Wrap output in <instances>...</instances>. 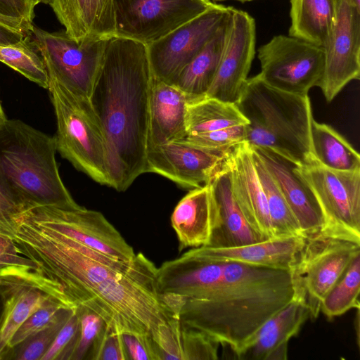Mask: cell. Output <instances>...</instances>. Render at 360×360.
Instances as JSON below:
<instances>
[{"label": "cell", "instance_id": "6da1fadb", "mask_svg": "<svg viewBox=\"0 0 360 360\" xmlns=\"http://www.w3.org/2000/svg\"><path fill=\"white\" fill-rule=\"evenodd\" d=\"M15 242L76 306L98 315L112 333L152 338L177 316L159 292L158 267L141 252L129 261L116 259L30 219Z\"/></svg>", "mask_w": 360, "mask_h": 360}, {"label": "cell", "instance_id": "7a4b0ae2", "mask_svg": "<svg viewBox=\"0 0 360 360\" xmlns=\"http://www.w3.org/2000/svg\"><path fill=\"white\" fill-rule=\"evenodd\" d=\"M153 82L147 45L108 37L89 100L105 138L108 186L117 191L146 173Z\"/></svg>", "mask_w": 360, "mask_h": 360}, {"label": "cell", "instance_id": "3957f363", "mask_svg": "<svg viewBox=\"0 0 360 360\" xmlns=\"http://www.w3.org/2000/svg\"><path fill=\"white\" fill-rule=\"evenodd\" d=\"M295 297L290 271L224 262L218 285L184 301L183 326L200 330L236 355L261 326Z\"/></svg>", "mask_w": 360, "mask_h": 360}, {"label": "cell", "instance_id": "277c9868", "mask_svg": "<svg viewBox=\"0 0 360 360\" xmlns=\"http://www.w3.org/2000/svg\"><path fill=\"white\" fill-rule=\"evenodd\" d=\"M235 104L248 121L245 141L250 146L270 149L296 165L311 155L308 95L274 89L257 74L247 79Z\"/></svg>", "mask_w": 360, "mask_h": 360}, {"label": "cell", "instance_id": "5b68a950", "mask_svg": "<svg viewBox=\"0 0 360 360\" xmlns=\"http://www.w3.org/2000/svg\"><path fill=\"white\" fill-rule=\"evenodd\" d=\"M54 137L20 120L0 127V172L32 206L77 209L65 186L56 159Z\"/></svg>", "mask_w": 360, "mask_h": 360}, {"label": "cell", "instance_id": "8992f818", "mask_svg": "<svg viewBox=\"0 0 360 360\" xmlns=\"http://www.w3.org/2000/svg\"><path fill=\"white\" fill-rule=\"evenodd\" d=\"M47 89L56 119L57 151L77 170L108 186L105 138L89 98L51 77Z\"/></svg>", "mask_w": 360, "mask_h": 360}, {"label": "cell", "instance_id": "52a82bcc", "mask_svg": "<svg viewBox=\"0 0 360 360\" xmlns=\"http://www.w3.org/2000/svg\"><path fill=\"white\" fill-rule=\"evenodd\" d=\"M360 254V242L319 231L304 237L290 272L295 297L303 300L316 319L322 302L353 259Z\"/></svg>", "mask_w": 360, "mask_h": 360}, {"label": "cell", "instance_id": "ba28073f", "mask_svg": "<svg viewBox=\"0 0 360 360\" xmlns=\"http://www.w3.org/2000/svg\"><path fill=\"white\" fill-rule=\"evenodd\" d=\"M295 171L313 192L323 217L321 233L360 242V170L329 169L311 154Z\"/></svg>", "mask_w": 360, "mask_h": 360}, {"label": "cell", "instance_id": "9c48e42d", "mask_svg": "<svg viewBox=\"0 0 360 360\" xmlns=\"http://www.w3.org/2000/svg\"><path fill=\"white\" fill-rule=\"evenodd\" d=\"M30 37L44 61L49 77L89 98L108 37L77 41L65 30L51 32L34 25Z\"/></svg>", "mask_w": 360, "mask_h": 360}, {"label": "cell", "instance_id": "30bf717a", "mask_svg": "<svg viewBox=\"0 0 360 360\" xmlns=\"http://www.w3.org/2000/svg\"><path fill=\"white\" fill-rule=\"evenodd\" d=\"M260 78L269 86L306 96L318 86L324 68L321 46L285 35L274 36L258 50Z\"/></svg>", "mask_w": 360, "mask_h": 360}, {"label": "cell", "instance_id": "8fae6325", "mask_svg": "<svg viewBox=\"0 0 360 360\" xmlns=\"http://www.w3.org/2000/svg\"><path fill=\"white\" fill-rule=\"evenodd\" d=\"M214 4L211 0H112L115 35L148 45Z\"/></svg>", "mask_w": 360, "mask_h": 360}, {"label": "cell", "instance_id": "7c38bea8", "mask_svg": "<svg viewBox=\"0 0 360 360\" xmlns=\"http://www.w3.org/2000/svg\"><path fill=\"white\" fill-rule=\"evenodd\" d=\"M233 7L214 4L206 11L147 45L153 79L172 83L230 18Z\"/></svg>", "mask_w": 360, "mask_h": 360}, {"label": "cell", "instance_id": "4fadbf2b", "mask_svg": "<svg viewBox=\"0 0 360 360\" xmlns=\"http://www.w3.org/2000/svg\"><path fill=\"white\" fill-rule=\"evenodd\" d=\"M0 360L20 325L50 297L70 299L60 285L39 269L10 265L0 269Z\"/></svg>", "mask_w": 360, "mask_h": 360}, {"label": "cell", "instance_id": "5bb4252c", "mask_svg": "<svg viewBox=\"0 0 360 360\" xmlns=\"http://www.w3.org/2000/svg\"><path fill=\"white\" fill-rule=\"evenodd\" d=\"M26 213L44 226L108 256L129 261L136 255L133 248L99 212L84 207L63 209L39 205Z\"/></svg>", "mask_w": 360, "mask_h": 360}, {"label": "cell", "instance_id": "9a60e30c", "mask_svg": "<svg viewBox=\"0 0 360 360\" xmlns=\"http://www.w3.org/2000/svg\"><path fill=\"white\" fill-rule=\"evenodd\" d=\"M322 49L324 68L318 86L330 102L360 75V10L348 0H340L336 22Z\"/></svg>", "mask_w": 360, "mask_h": 360}, {"label": "cell", "instance_id": "2e32d148", "mask_svg": "<svg viewBox=\"0 0 360 360\" xmlns=\"http://www.w3.org/2000/svg\"><path fill=\"white\" fill-rule=\"evenodd\" d=\"M255 43V19L248 13L233 8L220 61L205 97L237 102L248 78Z\"/></svg>", "mask_w": 360, "mask_h": 360}, {"label": "cell", "instance_id": "e0dca14e", "mask_svg": "<svg viewBox=\"0 0 360 360\" xmlns=\"http://www.w3.org/2000/svg\"><path fill=\"white\" fill-rule=\"evenodd\" d=\"M231 150H212L182 140L150 146L146 172L161 175L186 188H199L210 181Z\"/></svg>", "mask_w": 360, "mask_h": 360}, {"label": "cell", "instance_id": "ac0fdd59", "mask_svg": "<svg viewBox=\"0 0 360 360\" xmlns=\"http://www.w3.org/2000/svg\"><path fill=\"white\" fill-rule=\"evenodd\" d=\"M226 161L233 195L247 222L263 240L275 238L266 196L248 143L244 141L233 147Z\"/></svg>", "mask_w": 360, "mask_h": 360}, {"label": "cell", "instance_id": "d6986e66", "mask_svg": "<svg viewBox=\"0 0 360 360\" xmlns=\"http://www.w3.org/2000/svg\"><path fill=\"white\" fill-rule=\"evenodd\" d=\"M223 268L224 262L205 258L193 248L158 268V289L162 295L184 301L202 298L218 285Z\"/></svg>", "mask_w": 360, "mask_h": 360}, {"label": "cell", "instance_id": "ffe728a7", "mask_svg": "<svg viewBox=\"0 0 360 360\" xmlns=\"http://www.w3.org/2000/svg\"><path fill=\"white\" fill-rule=\"evenodd\" d=\"M250 148L272 176L304 236L319 232L323 226L321 211L311 188L295 171L296 165L270 149Z\"/></svg>", "mask_w": 360, "mask_h": 360}, {"label": "cell", "instance_id": "44dd1931", "mask_svg": "<svg viewBox=\"0 0 360 360\" xmlns=\"http://www.w3.org/2000/svg\"><path fill=\"white\" fill-rule=\"evenodd\" d=\"M309 317L306 303L294 297L261 326L236 356L240 359H286L289 340L297 335Z\"/></svg>", "mask_w": 360, "mask_h": 360}, {"label": "cell", "instance_id": "7402d4cb", "mask_svg": "<svg viewBox=\"0 0 360 360\" xmlns=\"http://www.w3.org/2000/svg\"><path fill=\"white\" fill-rule=\"evenodd\" d=\"M217 219V205L210 184L191 189L178 202L171 216L179 250L209 245Z\"/></svg>", "mask_w": 360, "mask_h": 360}, {"label": "cell", "instance_id": "603a6c76", "mask_svg": "<svg viewBox=\"0 0 360 360\" xmlns=\"http://www.w3.org/2000/svg\"><path fill=\"white\" fill-rule=\"evenodd\" d=\"M226 160L208 182L218 215L209 246L231 248L265 240L250 226L234 198Z\"/></svg>", "mask_w": 360, "mask_h": 360}, {"label": "cell", "instance_id": "cb8c5ba5", "mask_svg": "<svg viewBox=\"0 0 360 360\" xmlns=\"http://www.w3.org/2000/svg\"><path fill=\"white\" fill-rule=\"evenodd\" d=\"M188 103L186 94L175 85L153 79L148 148L181 141L186 137Z\"/></svg>", "mask_w": 360, "mask_h": 360}, {"label": "cell", "instance_id": "d4e9b609", "mask_svg": "<svg viewBox=\"0 0 360 360\" xmlns=\"http://www.w3.org/2000/svg\"><path fill=\"white\" fill-rule=\"evenodd\" d=\"M304 240V236H291L231 248L206 245L195 248L200 255L214 261L290 271Z\"/></svg>", "mask_w": 360, "mask_h": 360}, {"label": "cell", "instance_id": "484cf974", "mask_svg": "<svg viewBox=\"0 0 360 360\" xmlns=\"http://www.w3.org/2000/svg\"><path fill=\"white\" fill-rule=\"evenodd\" d=\"M229 19L172 83L186 94L188 102L205 98L213 82L224 49Z\"/></svg>", "mask_w": 360, "mask_h": 360}, {"label": "cell", "instance_id": "4316f807", "mask_svg": "<svg viewBox=\"0 0 360 360\" xmlns=\"http://www.w3.org/2000/svg\"><path fill=\"white\" fill-rule=\"evenodd\" d=\"M289 36L323 46L334 27L340 0H290Z\"/></svg>", "mask_w": 360, "mask_h": 360}, {"label": "cell", "instance_id": "83f0119b", "mask_svg": "<svg viewBox=\"0 0 360 360\" xmlns=\"http://www.w3.org/2000/svg\"><path fill=\"white\" fill-rule=\"evenodd\" d=\"M311 154L329 169L352 172L360 170V156L350 143L332 127L312 120Z\"/></svg>", "mask_w": 360, "mask_h": 360}, {"label": "cell", "instance_id": "f1b7e54d", "mask_svg": "<svg viewBox=\"0 0 360 360\" xmlns=\"http://www.w3.org/2000/svg\"><path fill=\"white\" fill-rule=\"evenodd\" d=\"M186 121L187 135L248 124L235 103L208 97L188 103Z\"/></svg>", "mask_w": 360, "mask_h": 360}, {"label": "cell", "instance_id": "f546056e", "mask_svg": "<svg viewBox=\"0 0 360 360\" xmlns=\"http://www.w3.org/2000/svg\"><path fill=\"white\" fill-rule=\"evenodd\" d=\"M251 150L256 171L266 196L274 238L304 236L272 176L258 155L252 148Z\"/></svg>", "mask_w": 360, "mask_h": 360}, {"label": "cell", "instance_id": "4dcf8cb0", "mask_svg": "<svg viewBox=\"0 0 360 360\" xmlns=\"http://www.w3.org/2000/svg\"><path fill=\"white\" fill-rule=\"evenodd\" d=\"M49 5L65 32L77 41L99 37L98 0H51Z\"/></svg>", "mask_w": 360, "mask_h": 360}, {"label": "cell", "instance_id": "1f68e13d", "mask_svg": "<svg viewBox=\"0 0 360 360\" xmlns=\"http://www.w3.org/2000/svg\"><path fill=\"white\" fill-rule=\"evenodd\" d=\"M360 254L351 262L343 274L324 297L321 311L328 319L359 309Z\"/></svg>", "mask_w": 360, "mask_h": 360}, {"label": "cell", "instance_id": "d6a6232c", "mask_svg": "<svg viewBox=\"0 0 360 360\" xmlns=\"http://www.w3.org/2000/svg\"><path fill=\"white\" fill-rule=\"evenodd\" d=\"M0 62L39 86L48 89L47 71L41 56L31 42L30 35L17 44L0 45Z\"/></svg>", "mask_w": 360, "mask_h": 360}, {"label": "cell", "instance_id": "836d02e7", "mask_svg": "<svg viewBox=\"0 0 360 360\" xmlns=\"http://www.w3.org/2000/svg\"><path fill=\"white\" fill-rule=\"evenodd\" d=\"M75 309H62L47 326L9 349L3 359L41 360Z\"/></svg>", "mask_w": 360, "mask_h": 360}, {"label": "cell", "instance_id": "e575fe53", "mask_svg": "<svg viewBox=\"0 0 360 360\" xmlns=\"http://www.w3.org/2000/svg\"><path fill=\"white\" fill-rule=\"evenodd\" d=\"M32 207L0 172V232L13 238L26 212Z\"/></svg>", "mask_w": 360, "mask_h": 360}, {"label": "cell", "instance_id": "d590c367", "mask_svg": "<svg viewBox=\"0 0 360 360\" xmlns=\"http://www.w3.org/2000/svg\"><path fill=\"white\" fill-rule=\"evenodd\" d=\"M76 307L75 304L68 298H49L17 329L9 342L8 350L47 326L62 309Z\"/></svg>", "mask_w": 360, "mask_h": 360}, {"label": "cell", "instance_id": "8d00e7d4", "mask_svg": "<svg viewBox=\"0 0 360 360\" xmlns=\"http://www.w3.org/2000/svg\"><path fill=\"white\" fill-rule=\"evenodd\" d=\"M246 125H238L215 131L188 134L182 141L193 146L209 150L228 151L236 145L245 141Z\"/></svg>", "mask_w": 360, "mask_h": 360}, {"label": "cell", "instance_id": "74e56055", "mask_svg": "<svg viewBox=\"0 0 360 360\" xmlns=\"http://www.w3.org/2000/svg\"><path fill=\"white\" fill-rule=\"evenodd\" d=\"M79 321V333L70 360L86 359L91 346L105 324L102 319L92 311L77 306Z\"/></svg>", "mask_w": 360, "mask_h": 360}, {"label": "cell", "instance_id": "f35d334b", "mask_svg": "<svg viewBox=\"0 0 360 360\" xmlns=\"http://www.w3.org/2000/svg\"><path fill=\"white\" fill-rule=\"evenodd\" d=\"M152 339L159 360H184L182 327L178 316L160 325Z\"/></svg>", "mask_w": 360, "mask_h": 360}, {"label": "cell", "instance_id": "ab89813d", "mask_svg": "<svg viewBox=\"0 0 360 360\" xmlns=\"http://www.w3.org/2000/svg\"><path fill=\"white\" fill-rule=\"evenodd\" d=\"M40 0H0V18L11 27L30 35L34 26V8Z\"/></svg>", "mask_w": 360, "mask_h": 360}, {"label": "cell", "instance_id": "60d3db41", "mask_svg": "<svg viewBox=\"0 0 360 360\" xmlns=\"http://www.w3.org/2000/svg\"><path fill=\"white\" fill-rule=\"evenodd\" d=\"M181 327L184 360L218 359V342L200 330Z\"/></svg>", "mask_w": 360, "mask_h": 360}, {"label": "cell", "instance_id": "b9f144b4", "mask_svg": "<svg viewBox=\"0 0 360 360\" xmlns=\"http://www.w3.org/2000/svg\"><path fill=\"white\" fill-rule=\"evenodd\" d=\"M79 328V321L75 308L41 360H70L75 347Z\"/></svg>", "mask_w": 360, "mask_h": 360}, {"label": "cell", "instance_id": "7bdbcfd3", "mask_svg": "<svg viewBox=\"0 0 360 360\" xmlns=\"http://www.w3.org/2000/svg\"><path fill=\"white\" fill-rule=\"evenodd\" d=\"M86 359L91 360L128 359L122 335L112 333L104 326L95 339Z\"/></svg>", "mask_w": 360, "mask_h": 360}, {"label": "cell", "instance_id": "ee69618b", "mask_svg": "<svg viewBox=\"0 0 360 360\" xmlns=\"http://www.w3.org/2000/svg\"><path fill=\"white\" fill-rule=\"evenodd\" d=\"M128 359L159 360L155 344L149 337L122 335Z\"/></svg>", "mask_w": 360, "mask_h": 360}, {"label": "cell", "instance_id": "f6af8a7d", "mask_svg": "<svg viewBox=\"0 0 360 360\" xmlns=\"http://www.w3.org/2000/svg\"><path fill=\"white\" fill-rule=\"evenodd\" d=\"M10 265L37 269L34 262L21 254L13 238L0 232V269Z\"/></svg>", "mask_w": 360, "mask_h": 360}, {"label": "cell", "instance_id": "bcb514c9", "mask_svg": "<svg viewBox=\"0 0 360 360\" xmlns=\"http://www.w3.org/2000/svg\"><path fill=\"white\" fill-rule=\"evenodd\" d=\"M115 34L112 0H98L97 35L100 37H109Z\"/></svg>", "mask_w": 360, "mask_h": 360}, {"label": "cell", "instance_id": "7dc6e473", "mask_svg": "<svg viewBox=\"0 0 360 360\" xmlns=\"http://www.w3.org/2000/svg\"><path fill=\"white\" fill-rule=\"evenodd\" d=\"M26 36L27 35L0 23V45L17 44Z\"/></svg>", "mask_w": 360, "mask_h": 360}, {"label": "cell", "instance_id": "c3c4849f", "mask_svg": "<svg viewBox=\"0 0 360 360\" xmlns=\"http://www.w3.org/2000/svg\"><path fill=\"white\" fill-rule=\"evenodd\" d=\"M7 120L0 101V127Z\"/></svg>", "mask_w": 360, "mask_h": 360}, {"label": "cell", "instance_id": "681fc988", "mask_svg": "<svg viewBox=\"0 0 360 360\" xmlns=\"http://www.w3.org/2000/svg\"><path fill=\"white\" fill-rule=\"evenodd\" d=\"M349 3L356 9L360 10V0H348Z\"/></svg>", "mask_w": 360, "mask_h": 360}, {"label": "cell", "instance_id": "f907efd6", "mask_svg": "<svg viewBox=\"0 0 360 360\" xmlns=\"http://www.w3.org/2000/svg\"><path fill=\"white\" fill-rule=\"evenodd\" d=\"M0 23L11 27L1 18H0ZM12 28V27H11ZM15 30V29H14Z\"/></svg>", "mask_w": 360, "mask_h": 360}, {"label": "cell", "instance_id": "816d5d0a", "mask_svg": "<svg viewBox=\"0 0 360 360\" xmlns=\"http://www.w3.org/2000/svg\"><path fill=\"white\" fill-rule=\"evenodd\" d=\"M41 3L45 4H50L51 0H40Z\"/></svg>", "mask_w": 360, "mask_h": 360}, {"label": "cell", "instance_id": "f5cc1de1", "mask_svg": "<svg viewBox=\"0 0 360 360\" xmlns=\"http://www.w3.org/2000/svg\"><path fill=\"white\" fill-rule=\"evenodd\" d=\"M214 1H224V0H214ZM236 1H241V2H245V0H236Z\"/></svg>", "mask_w": 360, "mask_h": 360}, {"label": "cell", "instance_id": "db71d44e", "mask_svg": "<svg viewBox=\"0 0 360 360\" xmlns=\"http://www.w3.org/2000/svg\"><path fill=\"white\" fill-rule=\"evenodd\" d=\"M252 1V0H245V1Z\"/></svg>", "mask_w": 360, "mask_h": 360}]
</instances>
